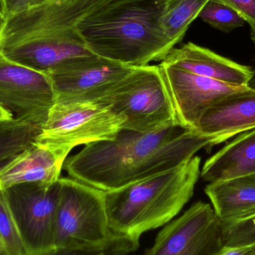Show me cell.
<instances>
[{
    "mask_svg": "<svg viewBox=\"0 0 255 255\" xmlns=\"http://www.w3.org/2000/svg\"><path fill=\"white\" fill-rule=\"evenodd\" d=\"M109 253L102 252H88L77 250H67V249H54L52 251L48 252L40 255H118Z\"/></svg>",
    "mask_w": 255,
    "mask_h": 255,
    "instance_id": "25",
    "label": "cell"
},
{
    "mask_svg": "<svg viewBox=\"0 0 255 255\" xmlns=\"http://www.w3.org/2000/svg\"><path fill=\"white\" fill-rule=\"evenodd\" d=\"M12 118L7 113L4 112L1 107H0V121H5V120H11Z\"/></svg>",
    "mask_w": 255,
    "mask_h": 255,
    "instance_id": "27",
    "label": "cell"
},
{
    "mask_svg": "<svg viewBox=\"0 0 255 255\" xmlns=\"http://www.w3.org/2000/svg\"><path fill=\"white\" fill-rule=\"evenodd\" d=\"M0 15H1V10H0Z\"/></svg>",
    "mask_w": 255,
    "mask_h": 255,
    "instance_id": "33",
    "label": "cell"
},
{
    "mask_svg": "<svg viewBox=\"0 0 255 255\" xmlns=\"http://www.w3.org/2000/svg\"><path fill=\"white\" fill-rule=\"evenodd\" d=\"M55 249L128 254L138 246L109 226L106 192L72 178H60Z\"/></svg>",
    "mask_w": 255,
    "mask_h": 255,
    "instance_id": "5",
    "label": "cell"
},
{
    "mask_svg": "<svg viewBox=\"0 0 255 255\" xmlns=\"http://www.w3.org/2000/svg\"><path fill=\"white\" fill-rule=\"evenodd\" d=\"M31 0H0V10L4 19L26 8Z\"/></svg>",
    "mask_w": 255,
    "mask_h": 255,
    "instance_id": "24",
    "label": "cell"
},
{
    "mask_svg": "<svg viewBox=\"0 0 255 255\" xmlns=\"http://www.w3.org/2000/svg\"><path fill=\"white\" fill-rule=\"evenodd\" d=\"M201 157L122 188L106 192L111 229L139 247L142 234L172 221L190 201L200 175Z\"/></svg>",
    "mask_w": 255,
    "mask_h": 255,
    "instance_id": "4",
    "label": "cell"
},
{
    "mask_svg": "<svg viewBox=\"0 0 255 255\" xmlns=\"http://www.w3.org/2000/svg\"><path fill=\"white\" fill-rule=\"evenodd\" d=\"M0 241L6 255H28L1 188H0Z\"/></svg>",
    "mask_w": 255,
    "mask_h": 255,
    "instance_id": "21",
    "label": "cell"
},
{
    "mask_svg": "<svg viewBox=\"0 0 255 255\" xmlns=\"http://www.w3.org/2000/svg\"><path fill=\"white\" fill-rule=\"evenodd\" d=\"M128 255V254H120V255Z\"/></svg>",
    "mask_w": 255,
    "mask_h": 255,
    "instance_id": "31",
    "label": "cell"
},
{
    "mask_svg": "<svg viewBox=\"0 0 255 255\" xmlns=\"http://www.w3.org/2000/svg\"><path fill=\"white\" fill-rule=\"evenodd\" d=\"M55 104L48 75L13 62L0 52V107L12 119L42 127Z\"/></svg>",
    "mask_w": 255,
    "mask_h": 255,
    "instance_id": "9",
    "label": "cell"
},
{
    "mask_svg": "<svg viewBox=\"0 0 255 255\" xmlns=\"http://www.w3.org/2000/svg\"><path fill=\"white\" fill-rule=\"evenodd\" d=\"M236 10L250 27V37L255 45V0H216Z\"/></svg>",
    "mask_w": 255,
    "mask_h": 255,
    "instance_id": "23",
    "label": "cell"
},
{
    "mask_svg": "<svg viewBox=\"0 0 255 255\" xmlns=\"http://www.w3.org/2000/svg\"><path fill=\"white\" fill-rule=\"evenodd\" d=\"M65 160L50 148L34 142L0 173V188L22 183H53L60 179Z\"/></svg>",
    "mask_w": 255,
    "mask_h": 255,
    "instance_id": "16",
    "label": "cell"
},
{
    "mask_svg": "<svg viewBox=\"0 0 255 255\" xmlns=\"http://www.w3.org/2000/svg\"><path fill=\"white\" fill-rule=\"evenodd\" d=\"M249 88L255 90V70H253V76L248 85Z\"/></svg>",
    "mask_w": 255,
    "mask_h": 255,
    "instance_id": "28",
    "label": "cell"
},
{
    "mask_svg": "<svg viewBox=\"0 0 255 255\" xmlns=\"http://www.w3.org/2000/svg\"><path fill=\"white\" fill-rule=\"evenodd\" d=\"M180 124L196 130L205 111L216 102L248 86H237L159 64Z\"/></svg>",
    "mask_w": 255,
    "mask_h": 255,
    "instance_id": "12",
    "label": "cell"
},
{
    "mask_svg": "<svg viewBox=\"0 0 255 255\" xmlns=\"http://www.w3.org/2000/svg\"><path fill=\"white\" fill-rule=\"evenodd\" d=\"M101 0H41L4 19L0 52L48 73L97 56L76 31L78 19Z\"/></svg>",
    "mask_w": 255,
    "mask_h": 255,
    "instance_id": "2",
    "label": "cell"
},
{
    "mask_svg": "<svg viewBox=\"0 0 255 255\" xmlns=\"http://www.w3.org/2000/svg\"><path fill=\"white\" fill-rule=\"evenodd\" d=\"M222 247L220 220L211 205L198 202L165 225L145 255H214Z\"/></svg>",
    "mask_w": 255,
    "mask_h": 255,
    "instance_id": "10",
    "label": "cell"
},
{
    "mask_svg": "<svg viewBox=\"0 0 255 255\" xmlns=\"http://www.w3.org/2000/svg\"><path fill=\"white\" fill-rule=\"evenodd\" d=\"M168 0H101L81 16L76 28L94 55L127 67L162 61L175 46L162 18Z\"/></svg>",
    "mask_w": 255,
    "mask_h": 255,
    "instance_id": "3",
    "label": "cell"
},
{
    "mask_svg": "<svg viewBox=\"0 0 255 255\" xmlns=\"http://www.w3.org/2000/svg\"><path fill=\"white\" fill-rule=\"evenodd\" d=\"M211 141L179 124L148 133L123 129L115 139L87 144L63 169L72 178L112 191L181 164Z\"/></svg>",
    "mask_w": 255,
    "mask_h": 255,
    "instance_id": "1",
    "label": "cell"
},
{
    "mask_svg": "<svg viewBox=\"0 0 255 255\" xmlns=\"http://www.w3.org/2000/svg\"><path fill=\"white\" fill-rule=\"evenodd\" d=\"M255 128V90L247 88L226 96L202 115L196 130L212 138L208 147Z\"/></svg>",
    "mask_w": 255,
    "mask_h": 255,
    "instance_id": "13",
    "label": "cell"
},
{
    "mask_svg": "<svg viewBox=\"0 0 255 255\" xmlns=\"http://www.w3.org/2000/svg\"><path fill=\"white\" fill-rule=\"evenodd\" d=\"M98 103L126 118L124 129L156 131L179 124L159 65L134 67Z\"/></svg>",
    "mask_w": 255,
    "mask_h": 255,
    "instance_id": "6",
    "label": "cell"
},
{
    "mask_svg": "<svg viewBox=\"0 0 255 255\" xmlns=\"http://www.w3.org/2000/svg\"><path fill=\"white\" fill-rule=\"evenodd\" d=\"M199 17L213 28L226 33L235 31L246 23L245 19L236 10L216 0H209L205 4Z\"/></svg>",
    "mask_w": 255,
    "mask_h": 255,
    "instance_id": "20",
    "label": "cell"
},
{
    "mask_svg": "<svg viewBox=\"0 0 255 255\" xmlns=\"http://www.w3.org/2000/svg\"><path fill=\"white\" fill-rule=\"evenodd\" d=\"M223 247H246L255 246V214L221 226Z\"/></svg>",
    "mask_w": 255,
    "mask_h": 255,
    "instance_id": "22",
    "label": "cell"
},
{
    "mask_svg": "<svg viewBox=\"0 0 255 255\" xmlns=\"http://www.w3.org/2000/svg\"><path fill=\"white\" fill-rule=\"evenodd\" d=\"M255 174V128L240 133L204 163L205 181H223Z\"/></svg>",
    "mask_w": 255,
    "mask_h": 255,
    "instance_id": "17",
    "label": "cell"
},
{
    "mask_svg": "<svg viewBox=\"0 0 255 255\" xmlns=\"http://www.w3.org/2000/svg\"><path fill=\"white\" fill-rule=\"evenodd\" d=\"M126 121L110 106L98 102L55 103L36 142L66 160L78 145L115 139L124 128Z\"/></svg>",
    "mask_w": 255,
    "mask_h": 255,
    "instance_id": "7",
    "label": "cell"
},
{
    "mask_svg": "<svg viewBox=\"0 0 255 255\" xmlns=\"http://www.w3.org/2000/svg\"><path fill=\"white\" fill-rule=\"evenodd\" d=\"M253 255H255V247L254 253H253Z\"/></svg>",
    "mask_w": 255,
    "mask_h": 255,
    "instance_id": "32",
    "label": "cell"
},
{
    "mask_svg": "<svg viewBox=\"0 0 255 255\" xmlns=\"http://www.w3.org/2000/svg\"><path fill=\"white\" fill-rule=\"evenodd\" d=\"M4 17H3L2 15H0V32H1V28H2L3 25H4Z\"/></svg>",
    "mask_w": 255,
    "mask_h": 255,
    "instance_id": "29",
    "label": "cell"
},
{
    "mask_svg": "<svg viewBox=\"0 0 255 255\" xmlns=\"http://www.w3.org/2000/svg\"><path fill=\"white\" fill-rule=\"evenodd\" d=\"M205 192L221 226L255 214V174L211 182Z\"/></svg>",
    "mask_w": 255,
    "mask_h": 255,
    "instance_id": "15",
    "label": "cell"
},
{
    "mask_svg": "<svg viewBox=\"0 0 255 255\" xmlns=\"http://www.w3.org/2000/svg\"><path fill=\"white\" fill-rule=\"evenodd\" d=\"M209 0H168L162 27L174 46L181 43L192 22Z\"/></svg>",
    "mask_w": 255,
    "mask_h": 255,
    "instance_id": "19",
    "label": "cell"
},
{
    "mask_svg": "<svg viewBox=\"0 0 255 255\" xmlns=\"http://www.w3.org/2000/svg\"><path fill=\"white\" fill-rule=\"evenodd\" d=\"M134 67L95 56L46 73L55 103L97 101L127 76Z\"/></svg>",
    "mask_w": 255,
    "mask_h": 255,
    "instance_id": "11",
    "label": "cell"
},
{
    "mask_svg": "<svg viewBox=\"0 0 255 255\" xmlns=\"http://www.w3.org/2000/svg\"><path fill=\"white\" fill-rule=\"evenodd\" d=\"M160 63L237 86H248L253 76V70L249 66L238 64L193 43L174 48Z\"/></svg>",
    "mask_w": 255,
    "mask_h": 255,
    "instance_id": "14",
    "label": "cell"
},
{
    "mask_svg": "<svg viewBox=\"0 0 255 255\" xmlns=\"http://www.w3.org/2000/svg\"><path fill=\"white\" fill-rule=\"evenodd\" d=\"M255 247H223L214 255H253Z\"/></svg>",
    "mask_w": 255,
    "mask_h": 255,
    "instance_id": "26",
    "label": "cell"
},
{
    "mask_svg": "<svg viewBox=\"0 0 255 255\" xmlns=\"http://www.w3.org/2000/svg\"><path fill=\"white\" fill-rule=\"evenodd\" d=\"M41 128L13 119L0 121V173L35 142Z\"/></svg>",
    "mask_w": 255,
    "mask_h": 255,
    "instance_id": "18",
    "label": "cell"
},
{
    "mask_svg": "<svg viewBox=\"0 0 255 255\" xmlns=\"http://www.w3.org/2000/svg\"><path fill=\"white\" fill-rule=\"evenodd\" d=\"M60 187L59 179L48 184L22 183L3 189L28 255H43L55 249Z\"/></svg>",
    "mask_w": 255,
    "mask_h": 255,
    "instance_id": "8",
    "label": "cell"
},
{
    "mask_svg": "<svg viewBox=\"0 0 255 255\" xmlns=\"http://www.w3.org/2000/svg\"><path fill=\"white\" fill-rule=\"evenodd\" d=\"M0 255H6L4 247H3L2 244H1V241H0Z\"/></svg>",
    "mask_w": 255,
    "mask_h": 255,
    "instance_id": "30",
    "label": "cell"
}]
</instances>
